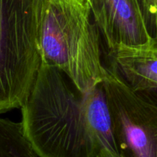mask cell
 I'll return each mask as SVG.
<instances>
[{
  "label": "cell",
  "mask_w": 157,
  "mask_h": 157,
  "mask_svg": "<svg viewBox=\"0 0 157 157\" xmlns=\"http://www.w3.org/2000/svg\"><path fill=\"white\" fill-rule=\"evenodd\" d=\"M101 86L120 154L157 157V101L132 90L105 67Z\"/></svg>",
  "instance_id": "cell-4"
},
{
  "label": "cell",
  "mask_w": 157,
  "mask_h": 157,
  "mask_svg": "<svg viewBox=\"0 0 157 157\" xmlns=\"http://www.w3.org/2000/svg\"><path fill=\"white\" fill-rule=\"evenodd\" d=\"M157 38L136 45L119 44L106 54L104 66L126 86L157 101Z\"/></svg>",
  "instance_id": "cell-5"
},
{
  "label": "cell",
  "mask_w": 157,
  "mask_h": 157,
  "mask_svg": "<svg viewBox=\"0 0 157 157\" xmlns=\"http://www.w3.org/2000/svg\"><path fill=\"white\" fill-rule=\"evenodd\" d=\"M20 109L23 133L40 157H96L104 148L120 153L101 84L81 93L41 61Z\"/></svg>",
  "instance_id": "cell-1"
},
{
  "label": "cell",
  "mask_w": 157,
  "mask_h": 157,
  "mask_svg": "<svg viewBox=\"0 0 157 157\" xmlns=\"http://www.w3.org/2000/svg\"><path fill=\"white\" fill-rule=\"evenodd\" d=\"M146 28L152 38H157V0H137Z\"/></svg>",
  "instance_id": "cell-8"
},
{
  "label": "cell",
  "mask_w": 157,
  "mask_h": 157,
  "mask_svg": "<svg viewBox=\"0 0 157 157\" xmlns=\"http://www.w3.org/2000/svg\"><path fill=\"white\" fill-rule=\"evenodd\" d=\"M101 38L85 0H41V61L61 71L81 93L102 82Z\"/></svg>",
  "instance_id": "cell-2"
},
{
  "label": "cell",
  "mask_w": 157,
  "mask_h": 157,
  "mask_svg": "<svg viewBox=\"0 0 157 157\" xmlns=\"http://www.w3.org/2000/svg\"><path fill=\"white\" fill-rule=\"evenodd\" d=\"M41 0H0V114L21 108L40 65Z\"/></svg>",
  "instance_id": "cell-3"
},
{
  "label": "cell",
  "mask_w": 157,
  "mask_h": 157,
  "mask_svg": "<svg viewBox=\"0 0 157 157\" xmlns=\"http://www.w3.org/2000/svg\"><path fill=\"white\" fill-rule=\"evenodd\" d=\"M85 1L107 50L119 44H144L150 38L137 0Z\"/></svg>",
  "instance_id": "cell-6"
},
{
  "label": "cell",
  "mask_w": 157,
  "mask_h": 157,
  "mask_svg": "<svg viewBox=\"0 0 157 157\" xmlns=\"http://www.w3.org/2000/svg\"><path fill=\"white\" fill-rule=\"evenodd\" d=\"M96 157H124L121 156L120 153L117 152L110 150L109 149L104 148L100 151V153L97 155Z\"/></svg>",
  "instance_id": "cell-9"
},
{
  "label": "cell",
  "mask_w": 157,
  "mask_h": 157,
  "mask_svg": "<svg viewBox=\"0 0 157 157\" xmlns=\"http://www.w3.org/2000/svg\"><path fill=\"white\" fill-rule=\"evenodd\" d=\"M0 157H40L25 136L21 122L0 117Z\"/></svg>",
  "instance_id": "cell-7"
}]
</instances>
